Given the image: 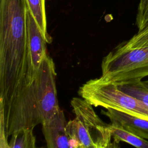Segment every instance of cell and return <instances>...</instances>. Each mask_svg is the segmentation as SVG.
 Segmentation results:
<instances>
[{"mask_svg":"<svg viewBox=\"0 0 148 148\" xmlns=\"http://www.w3.org/2000/svg\"><path fill=\"white\" fill-rule=\"evenodd\" d=\"M27 8L26 0H0V111L6 121L36 105L38 73L28 47Z\"/></svg>","mask_w":148,"mask_h":148,"instance_id":"cell-1","label":"cell"},{"mask_svg":"<svg viewBox=\"0 0 148 148\" xmlns=\"http://www.w3.org/2000/svg\"><path fill=\"white\" fill-rule=\"evenodd\" d=\"M75 118L66 124L72 148H105L111 142L110 124L104 123L92 106L85 99L74 97L71 101Z\"/></svg>","mask_w":148,"mask_h":148,"instance_id":"cell-2","label":"cell"},{"mask_svg":"<svg viewBox=\"0 0 148 148\" xmlns=\"http://www.w3.org/2000/svg\"><path fill=\"white\" fill-rule=\"evenodd\" d=\"M104 82L115 84L142 80L148 76V46L127 48L117 46L103 57L101 62Z\"/></svg>","mask_w":148,"mask_h":148,"instance_id":"cell-3","label":"cell"},{"mask_svg":"<svg viewBox=\"0 0 148 148\" xmlns=\"http://www.w3.org/2000/svg\"><path fill=\"white\" fill-rule=\"evenodd\" d=\"M81 95L92 106L113 109L148 120V105L124 93L113 83L99 78L89 80L84 85Z\"/></svg>","mask_w":148,"mask_h":148,"instance_id":"cell-4","label":"cell"},{"mask_svg":"<svg viewBox=\"0 0 148 148\" xmlns=\"http://www.w3.org/2000/svg\"><path fill=\"white\" fill-rule=\"evenodd\" d=\"M56 75L54 61L47 54L41 62L37 76V105L42 124L60 110L56 89Z\"/></svg>","mask_w":148,"mask_h":148,"instance_id":"cell-5","label":"cell"},{"mask_svg":"<svg viewBox=\"0 0 148 148\" xmlns=\"http://www.w3.org/2000/svg\"><path fill=\"white\" fill-rule=\"evenodd\" d=\"M28 47L32 66L37 73L41 62L47 54L46 40L28 8L26 10Z\"/></svg>","mask_w":148,"mask_h":148,"instance_id":"cell-6","label":"cell"},{"mask_svg":"<svg viewBox=\"0 0 148 148\" xmlns=\"http://www.w3.org/2000/svg\"><path fill=\"white\" fill-rule=\"evenodd\" d=\"M66 123L64 112L60 109L42 124L46 148H72L66 131Z\"/></svg>","mask_w":148,"mask_h":148,"instance_id":"cell-7","label":"cell"},{"mask_svg":"<svg viewBox=\"0 0 148 148\" xmlns=\"http://www.w3.org/2000/svg\"><path fill=\"white\" fill-rule=\"evenodd\" d=\"M101 113L109 118L112 125L148 140V120L113 109L103 110Z\"/></svg>","mask_w":148,"mask_h":148,"instance_id":"cell-8","label":"cell"},{"mask_svg":"<svg viewBox=\"0 0 148 148\" xmlns=\"http://www.w3.org/2000/svg\"><path fill=\"white\" fill-rule=\"evenodd\" d=\"M28 8L35 18L47 43L51 42V38L47 30L45 0H26Z\"/></svg>","mask_w":148,"mask_h":148,"instance_id":"cell-9","label":"cell"},{"mask_svg":"<svg viewBox=\"0 0 148 148\" xmlns=\"http://www.w3.org/2000/svg\"><path fill=\"white\" fill-rule=\"evenodd\" d=\"M112 138L117 143L124 142L136 148H148V140L133 134L122 128L110 124Z\"/></svg>","mask_w":148,"mask_h":148,"instance_id":"cell-10","label":"cell"},{"mask_svg":"<svg viewBox=\"0 0 148 148\" xmlns=\"http://www.w3.org/2000/svg\"><path fill=\"white\" fill-rule=\"evenodd\" d=\"M10 136L9 142L10 148H37L33 129L23 128L15 132Z\"/></svg>","mask_w":148,"mask_h":148,"instance_id":"cell-11","label":"cell"},{"mask_svg":"<svg viewBox=\"0 0 148 148\" xmlns=\"http://www.w3.org/2000/svg\"><path fill=\"white\" fill-rule=\"evenodd\" d=\"M116 85L124 93L139 99L148 105V88L143 85L142 80L120 83Z\"/></svg>","mask_w":148,"mask_h":148,"instance_id":"cell-12","label":"cell"},{"mask_svg":"<svg viewBox=\"0 0 148 148\" xmlns=\"http://www.w3.org/2000/svg\"><path fill=\"white\" fill-rule=\"evenodd\" d=\"M122 46L127 48H140L148 46V28L138 32L129 40L121 43Z\"/></svg>","mask_w":148,"mask_h":148,"instance_id":"cell-13","label":"cell"},{"mask_svg":"<svg viewBox=\"0 0 148 148\" xmlns=\"http://www.w3.org/2000/svg\"><path fill=\"white\" fill-rule=\"evenodd\" d=\"M148 25V1L146 5L144 11L143 12L141 18L138 23H136V25L138 29V32H140L145 29Z\"/></svg>","mask_w":148,"mask_h":148,"instance_id":"cell-14","label":"cell"},{"mask_svg":"<svg viewBox=\"0 0 148 148\" xmlns=\"http://www.w3.org/2000/svg\"><path fill=\"white\" fill-rule=\"evenodd\" d=\"M2 121L0 120V148H10Z\"/></svg>","mask_w":148,"mask_h":148,"instance_id":"cell-15","label":"cell"},{"mask_svg":"<svg viewBox=\"0 0 148 148\" xmlns=\"http://www.w3.org/2000/svg\"><path fill=\"white\" fill-rule=\"evenodd\" d=\"M147 1L148 0H139V5L138 6L137 13H136V23H138L140 19L141 18V17L142 16L143 12L144 11L145 8L146 6V5Z\"/></svg>","mask_w":148,"mask_h":148,"instance_id":"cell-16","label":"cell"},{"mask_svg":"<svg viewBox=\"0 0 148 148\" xmlns=\"http://www.w3.org/2000/svg\"><path fill=\"white\" fill-rule=\"evenodd\" d=\"M105 148H120L119 145V143L115 142L114 140L113 142H110L107 145Z\"/></svg>","mask_w":148,"mask_h":148,"instance_id":"cell-17","label":"cell"},{"mask_svg":"<svg viewBox=\"0 0 148 148\" xmlns=\"http://www.w3.org/2000/svg\"><path fill=\"white\" fill-rule=\"evenodd\" d=\"M142 83H143V85H144L147 88H148V79H147V80H146L142 81Z\"/></svg>","mask_w":148,"mask_h":148,"instance_id":"cell-18","label":"cell"},{"mask_svg":"<svg viewBox=\"0 0 148 148\" xmlns=\"http://www.w3.org/2000/svg\"><path fill=\"white\" fill-rule=\"evenodd\" d=\"M147 28H148V25H147L146 26V27L145 28V29H147ZM143 30H144V29H143Z\"/></svg>","mask_w":148,"mask_h":148,"instance_id":"cell-19","label":"cell"}]
</instances>
